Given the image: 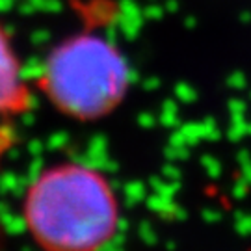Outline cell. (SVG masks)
Wrapping results in <instances>:
<instances>
[{
  "label": "cell",
  "mask_w": 251,
  "mask_h": 251,
  "mask_svg": "<svg viewBox=\"0 0 251 251\" xmlns=\"http://www.w3.org/2000/svg\"><path fill=\"white\" fill-rule=\"evenodd\" d=\"M25 222L43 251H100L116 236L119 208L99 171L60 164L26 190Z\"/></svg>",
  "instance_id": "obj_1"
},
{
  "label": "cell",
  "mask_w": 251,
  "mask_h": 251,
  "mask_svg": "<svg viewBox=\"0 0 251 251\" xmlns=\"http://www.w3.org/2000/svg\"><path fill=\"white\" fill-rule=\"evenodd\" d=\"M41 80L58 110L73 117L95 119L114 110L123 99L128 69L106 39L76 36L49 56Z\"/></svg>",
  "instance_id": "obj_2"
},
{
  "label": "cell",
  "mask_w": 251,
  "mask_h": 251,
  "mask_svg": "<svg viewBox=\"0 0 251 251\" xmlns=\"http://www.w3.org/2000/svg\"><path fill=\"white\" fill-rule=\"evenodd\" d=\"M28 88L11 39L0 28V116L21 114L28 108Z\"/></svg>",
  "instance_id": "obj_3"
}]
</instances>
